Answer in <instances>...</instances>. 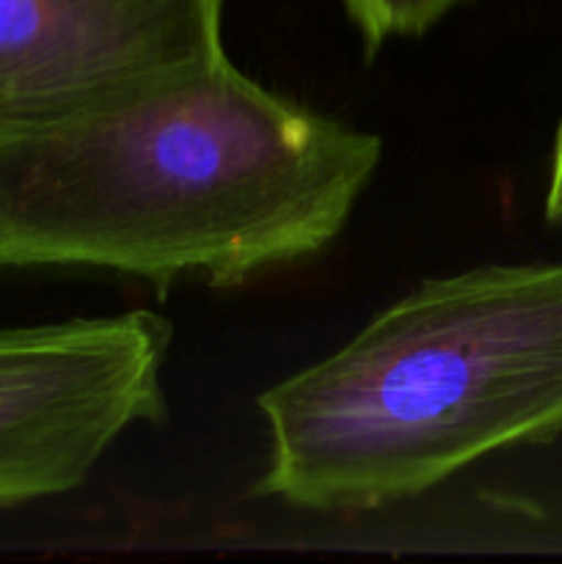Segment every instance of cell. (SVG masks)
I'll list each match as a JSON object with an SVG mask.
<instances>
[{
    "label": "cell",
    "instance_id": "obj_2",
    "mask_svg": "<svg viewBox=\"0 0 562 564\" xmlns=\"http://www.w3.org/2000/svg\"><path fill=\"white\" fill-rule=\"evenodd\" d=\"M270 457L253 494L367 512L468 463L562 433V262L430 279L345 347L259 397Z\"/></svg>",
    "mask_w": 562,
    "mask_h": 564
},
{
    "label": "cell",
    "instance_id": "obj_5",
    "mask_svg": "<svg viewBox=\"0 0 562 564\" xmlns=\"http://www.w3.org/2000/svg\"><path fill=\"white\" fill-rule=\"evenodd\" d=\"M358 25L364 53L375 55L391 36H419L463 0H342Z\"/></svg>",
    "mask_w": 562,
    "mask_h": 564
},
{
    "label": "cell",
    "instance_id": "obj_4",
    "mask_svg": "<svg viewBox=\"0 0 562 564\" xmlns=\"http://www.w3.org/2000/svg\"><path fill=\"white\" fill-rule=\"evenodd\" d=\"M224 0H0V143L224 58Z\"/></svg>",
    "mask_w": 562,
    "mask_h": 564
},
{
    "label": "cell",
    "instance_id": "obj_3",
    "mask_svg": "<svg viewBox=\"0 0 562 564\" xmlns=\"http://www.w3.org/2000/svg\"><path fill=\"white\" fill-rule=\"evenodd\" d=\"M171 339L143 308L0 325V507L72 494L132 424L165 422Z\"/></svg>",
    "mask_w": 562,
    "mask_h": 564
},
{
    "label": "cell",
    "instance_id": "obj_1",
    "mask_svg": "<svg viewBox=\"0 0 562 564\" xmlns=\"http://www.w3.org/2000/svg\"><path fill=\"white\" fill-rule=\"evenodd\" d=\"M380 154L224 55L0 143V268L240 286L328 248Z\"/></svg>",
    "mask_w": 562,
    "mask_h": 564
},
{
    "label": "cell",
    "instance_id": "obj_6",
    "mask_svg": "<svg viewBox=\"0 0 562 564\" xmlns=\"http://www.w3.org/2000/svg\"><path fill=\"white\" fill-rule=\"evenodd\" d=\"M545 218L551 224H562V119L556 127L554 152H551L549 187H545Z\"/></svg>",
    "mask_w": 562,
    "mask_h": 564
}]
</instances>
